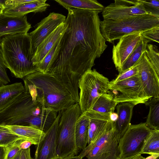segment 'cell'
I'll return each mask as SVG.
<instances>
[{
    "label": "cell",
    "mask_w": 159,
    "mask_h": 159,
    "mask_svg": "<svg viewBox=\"0 0 159 159\" xmlns=\"http://www.w3.org/2000/svg\"><path fill=\"white\" fill-rule=\"evenodd\" d=\"M31 28L26 16H11L0 14V38L20 33H26Z\"/></svg>",
    "instance_id": "obj_16"
},
{
    "label": "cell",
    "mask_w": 159,
    "mask_h": 159,
    "mask_svg": "<svg viewBox=\"0 0 159 159\" xmlns=\"http://www.w3.org/2000/svg\"><path fill=\"white\" fill-rule=\"evenodd\" d=\"M32 144V143L28 140H21L19 141L18 146L20 150H23L30 148Z\"/></svg>",
    "instance_id": "obj_39"
},
{
    "label": "cell",
    "mask_w": 159,
    "mask_h": 159,
    "mask_svg": "<svg viewBox=\"0 0 159 159\" xmlns=\"http://www.w3.org/2000/svg\"><path fill=\"white\" fill-rule=\"evenodd\" d=\"M146 14L140 0H115L104 7L102 13L104 20H114Z\"/></svg>",
    "instance_id": "obj_12"
},
{
    "label": "cell",
    "mask_w": 159,
    "mask_h": 159,
    "mask_svg": "<svg viewBox=\"0 0 159 159\" xmlns=\"http://www.w3.org/2000/svg\"><path fill=\"white\" fill-rule=\"evenodd\" d=\"M21 82L0 86V111L9 105L25 91Z\"/></svg>",
    "instance_id": "obj_22"
},
{
    "label": "cell",
    "mask_w": 159,
    "mask_h": 159,
    "mask_svg": "<svg viewBox=\"0 0 159 159\" xmlns=\"http://www.w3.org/2000/svg\"><path fill=\"white\" fill-rule=\"evenodd\" d=\"M0 47L4 64L15 77L23 79L37 71L32 62L33 53L28 33L6 36Z\"/></svg>",
    "instance_id": "obj_4"
},
{
    "label": "cell",
    "mask_w": 159,
    "mask_h": 159,
    "mask_svg": "<svg viewBox=\"0 0 159 159\" xmlns=\"http://www.w3.org/2000/svg\"><path fill=\"white\" fill-rule=\"evenodd\" d=\"M157 26H159V18L146 14L120 20H103L101 21L100 28L106 40L113 43L133 32L143 31Z\"/></svg>",
    "instance_id": "obj_6"
},
{
    "label": "cell",
    "mask_w": 159,
    "mask_h": 159,
    "mask_svg": "<svg viewBox=\"0 0 159 159\" xmlns=\"http://www.w3.org/2000/svg\"><path fill=\"white\" fill-rule=\"evenodd\" d=\"M20 140L25 139L8 131L5 128L0 125V147H7Z\"/></svg>",
    "instance_id": "obj_31"
},
{
    "label": "cell",
    "mask_w": 159,
    "mask_h": 159,
    "mask_svg": "<svg viewBox=\"0 0 159 159\" xmlns=\"http://www.w3.org/2000/svg\"><path fill=\"white\" fill-rule=\"evenodd\" d=\"M20 159H33L31 156L30 148L21 150Z\"/></svg>",
    "instance_id": "obj_38"
},
{
    "label": "cell",
    "mask_w": 159,
    "mask_h": 159,
    "mask_svg": "<svg viewBox=\"0 0 159 159\" xmlns=\"http://www.w3.org/2000/svg\"><path fill=\"white\" fill-rule=\"evenodd\" d=\"M144 94L148 100L159 98V75L144 52L136 63Z\"/></svg>",
    "instance_id": "obj_11"
},
{
    "label": "cell",
    "mask_w": 159,
    "mask_h": 159,
    "mask_svg": "<svg viewBox=\"0 0 159 159\" xmlns=\"http://www.w3.org/2000/svg\"><path fill=\"white\" fill-rule=\"evenodd\" d=\"M145 104L149 107L145 123L152 130H159V98L150 99Z\"/></svg>",
    "instance_id": "obj_27"
},
{
    "label": "cell",
    "mask_w": 159,
    "mask_h": 159,
    "mask_svg": "<svg viewBox=\"0 0 159 159\" xmlns=\"http://www.w3.org/2000/svg\"><path fill=\"white\" fill-rule=\"evenodd\" d=\"M109 81L95 69L86 72L78 82L79 102L82 113L92 108L98 97L107 93Z\"/></svg>",
    "instance_id": "obj_7"
},
{
    "label": "cell",
    "mask_w": 159,
    "mask_h": 159,
    "mask_svg": "<svg viewBox=\"0 0 159 159\" xmlns=\"http://www.w3.org/2000/svg\"><path fill=\"white\" fill-rule=\"evenodd\" d=\"M8 131L24 138L37 145L44 136L45 133L34 127L29 126L0 125Z\"/></svg>",
    "instance_id": "obj_21"
},
{
    "label": "cell",
    "mask_w": 159,
    "mask_h": 159,
    "mask_svg": "<svg viewBox=\"0 0 159 159\" xmlns=\"http://www.w3.org/2000/svg\"><path fill=\"white\" fill-rule=\"evenodd\" d=\"M22 79L25 90L33 101L40 102L57 113L76 103L64 85L49 72L37 71Z\"/></svg>",
    "instance_id": "obj_3"
},
{
    "label": "cell",
    "mask_w": 159,
    "mask_h": 159,
    "mask_svg": "<svg viewBox=\"0 0 159 159\" xmlns=\"http://www.w3.org/2000/svg\"><path fill=\"white\" fill-rule=\"evenodd\" d=\"M118 135L111 120L96 140L82 152L87 159H120Z\"/></svg>",
    "instance_id": "obj_8"
},
{
    "label": "cell",
    "mask_w": 159,
    "mask_h": 159,
    "mask_svg": "<svg viewBox=\"0 0 159 159\" xmlns=\"http://www.w3.org/2000/svg\"><path fill=\"white\" fill-rule=\"evenodd\" d=\"M67 28L66 23L60 24L38 46L33 56L32 62L35 66L40 62L63 35Z\"/></svg>",
    "instance_id": "obj_18"
},
{
    "label": "cell",
    "mask_w": 159,
    "mask_h": 159,
    "mask_svg": "<svg viewBox=\"0 0 159 159\" xmlns=\"http://www.w3.org/2000/svg\"><path fill=\"white\" fill-rule=\"evenodd\" d=\"M158 157H159V153H153L147 158H145L144 159H156Z\"/></svg>",
    "instance_id": "obj_43"
},
{
    "label": "cell",
    "mask_w": 159,
    "mask_h": 159,
    "mask_svg": "<svg viewBox=\"0 0 159 159\" xmlns=\"http://www.w3.org/2000/svg\"><path fill=\"white\" fill-rule=\"evenodd\" d=\"M3 85L4 84L2 83L1 81H0V86Z\"/></svg>",
    "instance_id": "obj_48"
},
{
    "label": "cell",
    "mask_w": 159,
    "mask_h": 159,
    "mask_svg": "<svg viewBox=\"0 0 159 159\" xmlns=\"http://www.w3.org/2000/svg\"><path fill=\"white\" fill-rule=\"evenodd\" d=\"M84 157V155L81 152L78 156L67 157L62 159H82Z\"/></svg>",
    "instance_id": "obj_41"
},
{
    "label": "cell",
    "mask_w": 159,
    "mask_h": 159,
    "mask_svg": "<svg viewBox=\"0 0 159 159\" xmlns=\"http://www.w3.org/2000/svg\"><path fill=\"white\" fill-rule=\"evenodd\" d=\"M142 36L150 41L159 42V26H157L143 31Z\"/></svg>",
    "instance_id": "obj_34"
},
{
    "label": "cell",
    "mask_w": 159,
    "mask_h": 159,
    "mask_svg": "<svg viewBox=\"0 0 159 159\" xmlns=\"http://www.w3.org/2000/svg\"><path fill=\"white\" fill-rule=\"evenodd\" d=\"M108 89L120 92L114 97L118 104L129 102L135 106L149 100L144 95L138 75L114 84L109 83Z\"/></svg>",
    "instance_id": "obj_10"
},
{
    "label": "cell",
    "mask_w": 159,
    "mask_h": 159,
    "mask_svg": "<svg viewBox=\"0 0 159 159\" xmlns=\"http://www.w3.org/2000/svg\"><path fill=\"white\" fill-rule=\"evenodd\" d=\"M110 117L111 121L115 122L118 118V115L117 113L114 112L110 114Z\"/></svg>",
    "instance_id": "obj_42"
},
{
    "label": "cell",
    "mask_w": 159,
    "mask_h": 159,
    "mask_svg": "<svg viewBox=\"0 0 159 159\" xmlns=\"http://www.w3.org/2000/svg\"><path fill=\"white\" fill-rule=\"evenodd\" d=\"M138 75V70L136 63L135 65L132 67L122 73L119 74L115 80L109 81V83L114 84Z\"/></svg>",
    "instance_id": "obj_33"
},
{
    "label": "cell",
    "mask_w": 159,
    "mask_h": 159,
    "mask_svg": "<svg viewBox=\"0 0 159 159\" xmlns=\"http://www.w3.org/2000/svg\"><path fill=\"white\" fill-rule=\"evenodd\" d=\"M7 147H0V159H4L7 152Z\"/></svg>",
    "instance_id": "obj_40"
},
{
    "label": "cell",
    "mask_w": 159,
    "mask_h": 159,
    "mask_svg": "<svg viewBox=\"0 0 159 159\" xmlns=\"http://www.w3.org/2000/svg\"><path fill=\"white\" fill-rule=\"evenodd\" d=\"M20 140L16 141L7 147V152L4 159H14L18 153L21 150L18 146Z\"/></svg>",
    "instance_id": "obj_36"
},
{
    "label": "cell",
    "mask_w": 159,
    "mask_h": 159,
    "mask_svg": "<svg viewBox=\"0 0 159 159\" xmlns=\"http://www.w3.org/2000/svg\"><path fill=\"white\" fill-rule=\"evenodd\" d=\"M89 119L82 113L76 122L75 127V138L79 150H83L88 143Z\"/></svg>",
    "instance_id": "obj_24"
},
{
    "label": "cell",
    "mask_w": 159,
    "mask_h": 159,
    "mask_svg": "<svg viewBox=\"0 0 159 159\" xmlns=\"http://www.w3.org/2000/svg\"><path fill=\"white\" fill-rule=\"evenodd\" d=\"M148 14L159 18V1L158 0H140Z\"/></svg>",
    "instance_id": "obj_32"
},
{
    "label": "cell",
    "mask_w": 159,
    "mask_h": 159,
    "mask_svg": "<svg viewBox=\"0 0 159 159\" xmlns=\"http://www.w3.org/2000/svg\"><path fill=\"white\" fill-rule=\"evenodd\" d=\"M57 112L32 100L25 91L0 111V125L31 126L45 133L57 118Z\"/></svg>",
    "instance_id": "obj_2"
},
{
    "label": "cell",
    "mask_w": 159,
    "mask_h": 159,
    "mask_svg": "<svg viewBox=\"0 0 159 159\" xmlns=\"http://www.w3.org/2000/svg\"><path fill=\"white\" fill-rule=\"evenodd\" d=\"M61 111L58 112L52 125L36 145L34 159H58L56 152V141Z\"/></svg>",
    "instance_id": "obj_15"
},
{
    "label": "cell",
    "mask_w": 159,
    "mask_h": 159,
    "mask_svg": "<svg viewBox=\"0 0 159 159\" xmlns=\"http://www.w3.org/2000/svg\"><path fill=\"white\" fill-rule=\"evenodd\" d=\"M144 52L159 75V52L157 47L153 44H148Z\"/></svg>",
    "instance_id": "obj_30"
},
{
    "label": "cell",
    "mask_w": 159,
    "mask_h": 159,
    "mask_svg": "<svg viewBox=\"0 0 159 159\" xmlns=\"http://www.w3.org/2000/svg\"><path fill=\"white\" fill-rule=\"evenodd\" d=\"M21 150L18 153L14 159H20V155Z\"/></svg>",
    "instance_id": "obj_46"
},
{
    "label": "cell",
    "mask_w": 159,
    "mask_h": 159,
    "mask_svg": "<svg viewBox=\"0 0 159 159\" xmlns=\"http://www.w3.org/2000/svg\"><path fill=\"white\" fill-rule=\"evenodd\" d=\"M61 36L57 40L43 59L36 66L37 71L43 73H46L49 72L51 63L58 50Z\"/></svg>",
    "instance_id": "obj_29"
},
{
    "label": "cell",
    "mask_w": 159,
    "mask_h": 159,
    "mask_svg": "<svg viewBox=\"0 0 159 159\" xmlns=\"http://www.w3.org/2000/svg\"><path fill=\"white\" fill-rule=\"evenodd\" d=\"M118 104L112 94L106 93L98 97L91 110L102 113H111L114 112Z\"/></svg>",
    "instance_id": "obj_25"
},
{
    "label": "cell",
    "mask_w": 159,
    "mask_h": 159,
    "mask_svg": "<svg viewBox=\"0 0 159 159\" xmlns=\"http://www.w3.org/2000/svg\"><path fill=\"white\" fill-rule=\"evenodd\" d=\"M5 0H0V8L5 9Z\"/></svg>",
    "instance_id": "obj_44"
},
{
    "label": "cell",
    "mask_w": 159,
    "mask_h": 159,
    "mask_svg": "<svg viewBox=\"0 0 159 159\" xmlns=\"http://www.w3.org/2000/svg\"><path fill=\"white\" fill-rule=\"evenodd\" d=\"M135 105L129 102L118 104L116 106L118 118L114 122L116 131L120 138L131 125L133 109Z\"/></svg>",
    "instance_id": "obj_20"
},
{
    "label": "cell",
    "mask_w": 159,
    "mask_h": 159,
    "mask_svg": "<svg viewBox=\"0 0 159 159\" xmlns=\"http://www.w3.org/2000/svg\"><path fill=\"white\" fill-rule=\"evenodd\" d=\"M46 0H32L31 1L13 6L3 10L4 14L11 16H23L30 12L37 13L45 11L49 5Z\"/></svg>",
    "instance_id": "obj_19"
},
{
    "label": "cell",
    "mask_w": 159,
    "mask_h": 159,
    "mask_svg": "<svg viewBox=\"0 0 159 159\" xmlns=\"http://www.w3.org/2000/svg\"><path fill=\"white\" fill-rule=\"evenodd\" d=\"M148 39L143 37L134 49L121 68L118 70L119 74H121L135 65L146 49L148 43Z\"/></svg>",
    "instance_id": "obj_26"
},
{
    "label": "cell",
    "mask_w": 159,
    "mask_h": 159,
    "mask_svg": "<svg viewBox=\"0 0 159 159\" xmlns=\"http://www.w3.org/2000/svg\"><path fill=\"white\" fill-rule=\"evenodd\" d=\"M67 28L51 63L49 72L63 84L76 102L79 101L78 82L107 48L101 33L98 13L70 8Z\"/></svg>",
    "instance_id": "obj_1"
},
{
    "label": "cell",
    "mask_w": 159,
    "mask_h": 159,
    "mask_svg": "<svg viewBox=\"0 0 159 159\" xmlns=\"http://www.w3.org/2000/svg\"><path fill=\"white\" fill-rule=\"evenodd\" d=\"M145 158L143 157L141 154H139L134 157L132 158V159H144Z\"/></svg>",
    "instance_id": "obj_45"
},
{
    "label": "cell",
    "mask_w": 159,
    "mask_h": 159,
    "mask_svg": "<svg viewBox=\"0 0 159 159\" xmlns=\"http://www.w3.org/2000/svg\"><path fill=\"white\" fill-rule=\"evenodd\" d=\"M66 19L62 14L52 12L36 25L35 29L29 33L33 55L39 44L60 24L65 22Z\"/></svg>",
    "instance_id": "obj_13"
},
{
    "label": "cell",
    "mask_w": 159,
    "mask_h": 159,
    "mask_svg": "<svg viewBox=\"0 0 159 159\" xmlns=\"http://www.w3.org/2000/svg\"><path fill=\"white\" fill-rule=\"evenodd\" d=\"M32 0H6L5 3V9L26 2H29Z\"/></svg>",
    "instance_id": "obj_37"
},
{
    "label": "cell",
    "mask_w": 159,
    "mask_h": 159,
    "mask_svg": "<svg viewBox=\"0 0 159 159\" xmlns=\"http://www.w3.org/2000/svg\"><path fill=\"white\" fill-rule=\"evenodd\" d=\"M156 159H159V157H158Z\"/></svg>",
    "instance_id": "obj_49"
},
{
    "label": "cell",
    "mask_w": 159,
    "mask_h": 159,
    "mask_svg": "<svg viewBox=\"0 0 159 159\" xmlns=\"http://www.w3.org/2000/svg\"><path fill=\"white\" fill-rule=\"evenodd\" d=\"M82 114L78 103L61 111L56 141L58 159L75 156L79 152L75 138L76 122Z\"/></svg>",
    "instance_id": "obj_5"
},
{
    "label": "cell",
    "mask_w": 159,
    "mask_h": 159,
    "mask_svg": "<svg viewBox=\"0 0 159 159\" xmlns=\"http://www.w3.org/2000/svg\"><path fill=\"white\" fill-rule=\"evenodd\" d=\"M89 120L88 145L93 144L105 129L111 120L110 113H102L91 110L83 113Z\"/></svg>",
    "instance_id": "obj_17"
},
{
    "label": "cell",
    "mask_w": 159,
    "mask_h": 159,
    "mask_svg": "<svg viewBox=\"0 0 159 159\" xmlns=\"http://www.w3.org/2000/svg\"><path fill=\"white\" fill-rule=\"evenodd\" d=\"M56 2L68 10L70 8L102 12L104 7L95 0H55Z\"/></svg>",
    "instance_id": "obj_23"
},
{
    "label": "cell",
    "mask_w": 159,
    "mask_h": 159,
    "mask_svg": "<svg viewBox=\"0 0 159 159\" xmlns=\"http://www.w3.org/2000/svg\"><path fill=\"white\" fill-rule=\"evenodd\" d=\"M152 131L145 123L131 124L119 139L120 159H132L141 154L144 142Z\"/></svg>",
    "instance_id": "obj_9"
},
{
    "label": "cell",
    "mask_w": 159,
    "mask_h": 159,
    "mask_svg": "<svg viewBox=\"0 0 159 159\" xmlns=\"http://www.w3.org/2000/svg\"><path fill=\"white\" fill-rule=\"evenodd\" d=\"M6 68L4 63L0 47V81L4 85L10 82L7 73Z\"/></svg>",
    "instance_id": "obj_35"
},
{
    "label": "cell",
    "mask_w": 159,
    "mask_h": 159,
    "mask_svg": "<svg viewBox=\"0 0 159 159\" xmlns=\"http://www.w3.org/2000/svg\"><path fill=\"white\" fill-rule=\"evenodd\" d=\"M4 10L3 8H0V14L3 13Z\"/></svg>",
    "instance_id": "obj_47"
},
{
    "label": "cell",
    "mask_w": 159,
    "mask_h": 159,
    "mask_svg": "<svg viewBox=\"0 0 159 159\" xmlns=\"http://www.w3.org/2000/svg\"><path fill=\"white\" fill-rule=\"evenodd\" d=\"M142 31L134 32L125 35L119 39L116 45L113 46L112 59L118 70L121 68L136 45L142 39Z\"/></svg>",
    "instance_id": "obj_14"
},
{
    "label": "cell",
    "mask_w": 159,
    "mask_h": 159,
    "mask_svg": "<svg viewBox=\"0 0 159 159\" xmlns=\"http://www.w3.org/2000/svg\"><path fill=\"white\" fill-rule=\"evenodd\" d=\"M159 153V130H152L145 140L141 154Z\"/></svg>",
    "instance_id": "obj_28"
}]
</instances>
